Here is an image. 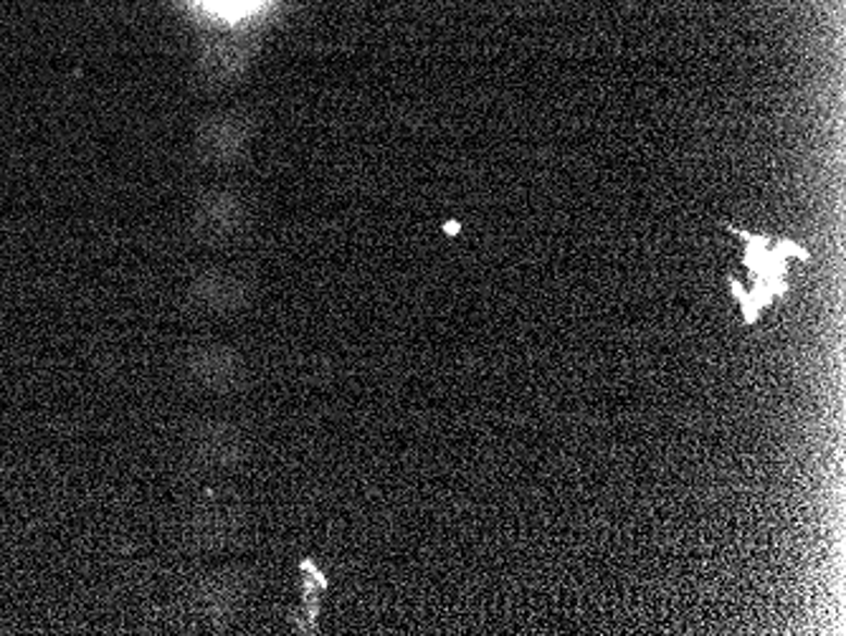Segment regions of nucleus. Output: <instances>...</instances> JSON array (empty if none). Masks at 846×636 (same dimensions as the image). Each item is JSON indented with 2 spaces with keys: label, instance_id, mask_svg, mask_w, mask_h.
Returning a JSON list of instances; mask_svg holds the SVG:
<instances>
[{
  "label": "nucleus",
  "instance_id": "obj_1",
  "mask_svg": "<svg viewBox=\"0 0 846 636\" xmlns=\"http://www.w3.org/2000/svg\"><path fill=\"white\" fill-rule=\"evenodd\" d=\"M206 5H211L213 11L219 13H231V15H238V13H246L248 8H254L259 0H204Z\"/></svg>",
  "mask_w": 846,
  "mask_h": 636
}]
</instances>
